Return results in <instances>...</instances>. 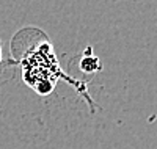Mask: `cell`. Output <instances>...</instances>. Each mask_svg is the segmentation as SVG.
Segmentation results:
<instances>
[{"label": "cell", "instance_id": "1", "mask_svg": "<svg viewBox=\"0 0 157 149\" xmlns=\"http://www.w3.org/2000/svg\"><path fill=\"white\" fill-rule=\"evenodd\" d=\"M35 55H30L25 60L24 64V80L39 94H49L54 90L57 83L55 72H58V63L54 55L49 43L39 46L35 52Z\"/></svg>", "mask_w": 157, "mask_h": 149}, {"label": "cell", "instance_id": "2", "mask_svg": "<svg viewBox=\"0 0 157 149\" xmlns=\"http://www.w3.org/2000/svg\"><path fill=\"white\" fill-rule=\"evenodd\" d=\"M80 69L83 72H96L98 69H101L99 67V60L96 57H90V55L83 57V60L80 63Z\"/></svg>", "mask_w": 157, "mask_h": 149}, {"label": "cell", "instance_id": "3", "mask_svg": "<svg viewBox=\"0 0 157 149\" xmlns=\"http://www.w3.org/2000/svg\"><path fill=\"white\" fill-rule=\"evenodd\" d=\"M2 58H3V47H2V41H0V63H2Z\"/></svg>", "mask_w": 157, "mask_h": 149}]
</instances>
